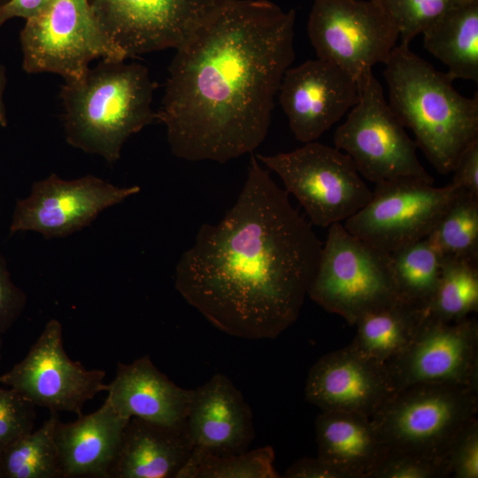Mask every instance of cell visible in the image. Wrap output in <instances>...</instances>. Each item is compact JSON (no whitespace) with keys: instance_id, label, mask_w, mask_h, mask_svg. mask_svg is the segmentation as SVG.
Returning <instances> with one entry per match:
<instances>
[{"instance_id":"6da1fadb","label":"cell","mask_w":478,"mask_h":478,"mask_svg":"<svg viewBox=\"0 0 478 478\" xmlns=\"http://www.w3.org/2000/svg\"><path fill=\"white\" fill-rule=\"evenodd\" d=\"M296 14L268 0H216L174 49L156 119L172 153L227 161L265 140L294 58Z\"/></svg>"},{"instance_id":"7a4b0ae2","label":"cell","mask_w":478,"mask_h":478,"mask_svg":"<svg viewBox=\"0 0 478 478\" xmlns=\"http://www.w3.org/2000/svg\"><path fill=\"white\" fill-rule=\"evenodd\" d=\"M322 244L251 153L237 200L218 223L200 227L174 285L220 331L274 339L297 320Z\"/></svg>"},{"instance_id":"3957f363","label":"cell","mask_w":478,"mask_h":478,"mask_svg":"<svg viewBox=\"0 0 478 478\" xmlns=\"http://www.w3.org/2000/svg\"><path fill=\"white\" fill-rule=\"evenodd\" d=\"M389 104L417 147L442 174L478 141V96L459 94L446 73L400 43L384 63Z\"/></svg>"},{"instance_id":"277c9868","label":"cell","mask_w":478,"mask_h":478,"mask_svg":"<svg viewBox=\"0 0 478 478\" xmlns=\"http://www.w3.org/2000/svg\"><path fill=\"white\" fill-rule=\"evenodd\" d=\"M154 88L146 66L125 60H102L81 79L65 81L60 98L66 142L116 162L126 141L156 119Z\"/></svg>"},{"instance_id":"5b68a950","label":"cell","mask_w":478,"mask_h":478,"mask_svg":"<svg viewBox=\"0 0 478 478\" xmlns=\"http://www.w3.org/2000/svg\"><path fill=\"white\" fill-rule=\"evenodd\" d=\"M307 296L353 325L365 313L398 299L390 254L350 233L328 227Z\"/></svg>"},{"instance_id":"8992f818","label":"cell","mask_w":478,"mask_h":478,"mask_svg":"<svg viewBox=\"0 0 478 478\" xmlns=\"http://www.w3.org/2000/svg\"><path fill=\"white\" fill-rule=\"evenodd\" d=\"M357 81L358 100L335 132V147L349 156L361 176L375 184L394 180L433 184L434 178L417 157L416 143L390 108L373 71Z\"/></svg>"},{"instance_id":"52a82bcc","label":"cell","mask_w":478,"mask_h":478,"mask_svg":"<svg viewBox=\"0 0 478 478\" xmlns=\"http://www.w3.org/2000/svg\"><path fill=\"white\" fill-rule=\"evenodd\" d=\"M19 38L25 72L55 73L65 81L81 79L95 59H127L101 28L88 0H51L26 20Z\"/></svg>"},{"instance_id":"ba28073f","label":"cell","mask_w":478,"mask_h":478,"mask_svg":"<svg viewBox=\"0 0 478 478\" xmlns=\"http://www.w3.org/2000/svg\"><path fill=\"white\" fill-rule=\"evenodd\" d=\"M477 411V389L430 383L396 391L370 418L387 451L446 455L453 436Z\"/></svg>"},{"instance_id":"9c48e42d","label":"cell","mask_w":478,"mask_h":478,"mask_svg":"<svg viewBox=\"0 0 478 478\" xmlns=\"http://www.w3.org/2000/svg\"><path fill=\"white\" fill-rule=\"evenodd\" d=\"M256 157L277 173L312 225L326 227L345 221L372 196L351 159L335 147L314 141L292 151Z\"/></svg>"},{"instance_id":"30bf717a","label":"cell","mask_w":478,"mask_h":478,"mask_svg":"<svg viewBox=\"0 0 478 478\" xmlns=\"http://www.w3.org/2000/svg\"><path fill=\"white\" fill-rule=\"evenodd\" d=\"M307 31L317 58L357 81L384 64L399 39L381 0H314Z\"/></svg>"},{"instance_id":"8fae6325","label":"cell","mask_w":478,"mask_h":478,"mask_svg":"<svg viewBox=\"0 0 478 478\" xmlns=\"http://www.w3.org/2000/svg\"><path fill=\"white\" fill-rule=\"evenodd\" d=\"M463 190L417 180L376 183L368 202L344 221L355 236L391 254L426 238Z\"/></svg>"},{"instance_id":"7c38bea8","label":"cell","mask_w":478,"mask_h":478,"mask_svg":"<svg viewBox=\"0 0 478 478\" xmlns=\"http://www.w3.org/2000/svg\"><path fill=\"white\" fill-rule=\"evenodd\" d=\"M104 378V370L87 369L67 356L62 325L51 319L26 357L0 375V383L15 389L35 406L78 416L82 414L86 402L105 391Z\"/></svg>"},{"instance_id":"4fadbf2b","label":"cell","mask_w":478,"mask_h":478,"mask_svg":"<svg viewBox=\"0 0 478 478\" xmlns=\"http://www.w3.org/2000/svg\"><path fill=\"white\" fill-rule=\"evenodd\" d=\"M140 190L139 186L118 187L91 174L67 181L51 173L35 181L28 197L17 200L10 231H33L46 239L64 237Z\"/></svg>"},{"instance_id":"5bb4252c","label":"cell","mask_w":478,"mask_h":478,"mask_svg":"<svg viewBox=\"0 0 478 478\" xmlns=\"http://www.w3.org/2000/svg\"><path fill=\"white\" fill-rule=\"evenodd\" d=\"M478 323L425 317L406 348L386 364L395 391L418 384L478 389Z\"/></svg>"},{"instance_id":"9a60e30c","label":"cell","mask_w":478,"mask_h":478,"mask_svg":"<svg viewBox=\"0 0 478 478\" xmlns=\"http://www.w3.org/2000/svg\"><path fill=\"white\" fill-rule=\"evenodd\" d=\"M101 28L126 58L175 49L216 0H88Z\"/></svg>"},{"instance_id":"2e32d148","label":"cell","mask_w":478,"mask_h":478,"mask_svg":"<svg viewBox=\"0 0 478 478\" xmlns=\"http://www.w3.org/2000/svg\"><path fill=\"white\" fill-rule=\"evenodd\" d=\"M278 95L295 138L306 143L319 139L353 107L358 86L347 72L317 58L289 67Z\"/></svg>"},{"instance_id":"e0dca14e","label":"cell","mask_w":478,"mask_h":478,"mask_svg":"<svg viewBox=\"0 0 478 478\" xmlns=\"http://www.w3.org/2000/svg\"><path fill=\"white\" fill-rule=\"evenodd\" d=\"M305 397L320 411L372 415L396 392L386 364L351 344L328 353L312 366Z\"/></svg>"},{"instance_id":"ac0fdd59","label":"cell","mask_w":478,"mask_h":478,"mask_svg":"<svg viewBox=\"0 0 478 478\" xmlns=\"http://www.w3.org/2000/svg\"><path fill=\"white\" fill-rule=\"evenodd\" d=\"M185 432L193 449L219 456L242 453L254 438L251 410L233 382L217 374L195 389Z\"/></svg>"},{"instance_id":"d6986e66","label":"cell","mask_w":478,"mask_h":478,"mask_svg":"<svg viewBox=\"0 0 478 478\" xmlns=\"http://www.w3.org/2000/svg\"><path fill=\"white\" fill-rule=\"evenodd\" d=\"M105 391L113 408L125 418L183 428L195 389L173 383L144 355L130 364L118 362Z\"/></svg>"},{"instance_id":"ffe728a7","label":"cell","mask_w":478,"mask_h":478,"mask_svg":"<svg viewBox=\"0 0 478 478\" xmlns=\"http://www.w3.org/2000/svg\"><path fill=\"white\" fill-rule=\"evenodd\" d=\"M129 420L107 398L96 411L73 422L59 419L55 437L63 478H110Z\"/></svg>"},{"instance_id":"44dd1931","label":"cell","mask_w":478,"mask_h":478,"mask_svg":"<svg viewBox=\"0 0 478 478\" xmlns=\"http://www.w3.org/2000/svg\"><path fill=\"white\" fill-rule=\"evenodd\" d=\"M192 446L183 428L131 418L110 478H176Z\"/></svg>"},{"instance_id":"7402d4cb","label":"cell","mask_w":478,"mask_h":478,"mask_svg":"<svg viewBox=\"0 0 478 478\" xmlns=\"http://www.w3.org/2000/svg\"><path fill=\"white\" fill-rule=\"evenodd\" d=\"M315 428L318 457L351 478H367L387 453L371 418L366 415L321 411Z\"/></svg>"},{"instance_id":"603a6c76","label":"cell","mask_w":478,"mask_h":478,"mask_svg":"<svg viewBox=\"0 0 478 478\" xmlns=\"http://www.w3.org/2000/svg\"><path fill=\"white\" fill-rule=\"evenodd\" d=\"M421 34L424 47L448 67L452 80L478 81V0L452 8Z\"/></svg>"},{"instance_id":"cb8c5ba5","label":"cell","mask_w":478,"mask_h":478,"mask_svg":"<svg viewBox=\"0 0 478 478\" xmlns=\"http://www.w3.org/2000/svg\"><path fill=\"white\" fill-rule=\"evenodd\" d=\"M426 311L400 298L362 315L354 324L357 333L350 343L358 351L387 364L414 337Z\"/></svg>"},{"instance_id":"d4e9b609","label":"cell","mask_w":478,"mask_h":478,"mask_svg":"<svg viewBox=\"0 0 478 478\" xmlns=\"http://www.w3.org/2000/svg\"><path fill=\"white\" fill-rule=\"evenodd\" d=\"M58 412H50L36 430L1 452L3 478H63L55 429Z\"/></svg>"},{"instance_id":"484cf974","label":"cell","mask_w":478,"mask_h":478,"mask_svg":"<svg viewBox=\"0 0 478 478\" xmlns=\"http://www.w3.org/2000/svg\"><path fill=\"white\" fill-rule=\"evenodd\" d=\"M478 310L477 262L443 258L435 292L426 307V316L454 322Z\"/></svg>"},{"instance_id":"4316f807","label":"cell","mask_w":478,"mask_h":478,"mask_svg":"<svg viewBox=\"0 0 478 478\" xmlns=\"http://www.w3.org/2000/svg\"><path fill=\"white\" fill-rule=\"evenodd\" d=\"M398 297L423 308L439 281L443 258L426 237L390 254Z\"/></svg>"},{"instance_id":"83f0119b","label":"cell","mask_w":478,"mask_h":478,"mask_svg":"<svg viewBox=\"0 0 478 478\" xmlns=\"http://www.w3.org/2000/svg\"><path fill=\"white\" fill-rule=\"evenodd\" d=\"M427 238L442 258L478 262V197L462 191Z\"/></svg>"},{"instance_id":"f1b7e54d","label":"cell","mask_w":478,"mask_h":478,"mask_svg":"<svg viewBox=\"0 0 478 478\" xmlns=\"http://www.w3.org/2000/svg\"><path fill=\"white\" fill-rule=\"evenodd\" d=\"M271 446L228 456L194 448L176 478H277Z\"/></svg>"},{"instance_id":"f546056e","label":"cell","mask_w":478,"mask_h":478,"mask_svg":"<svg viewBox=\"0 0 478 478\" xmlns=\"http://www.w3.org/2000/svg\"><path fill=\"white\" fill-rule=\"evenodd\" d=\"M470 0H381L396 24L401 43L411 41L452 8Z\"/></svg>"},{"instance_id":"4dcf8cb0","label":"cell","mask_w":478,"mask_h":478,"mask_svg":"<svg viewBox=\"0 0 478 478\" xmlns=\"http://www.w3.org/2000/svg\"><path fill=\"white\" fill-rule=\"evenodd\" d=\"M451 470L445 454L387 451L367 478H445Z\"/></svg>"},{"instance_id":"1f68e13d","label":"cell","mask_w":478,"mask_h":478,"mask_svg":"<svg viewBox=\"0 0 478 478\" xmlns=\"http://www.w3.org/2000/svg\"><path fill=\"white\" fill-rule=\"evenodd\" d=\"M35 407L15 389L0 387V455L10 444L34 430Z\"/></svg>"},{"instance_id":"d6a6232c","label":"cell","mask_w":478,"mask_h":478,"mask_svg":"<svg viewBox=\"0 0 478 478\" xmlns=\"http://www.w3.org/2000/svg\"><path fill=\"white\" fill-rule=\"evenodd\" d=\"M446 457L451 476L455 478L478 477V420H468L450 441Z\"/></svg>"},{"instance_id":"836d02e7","label":"cell","mask_w":478,"mask_h":478,"mask_svg":"<svg viewBox=\"0 0 478 478\" xmlns=\"http://www.w3.org/2000/svg\"><path fill=\"white\" fill-rule=\"evenodd\" d=\"M26 304V293L12 280L5 258L0 254V335L18 320Z\"/></svg>"},{"instance_id":"e575fe53","label":"cell","mask_w":478,"mask_h":478,"mask_svg":"<svg viewBox=\"0 0 478 478\" xmlns=\"http://www.w3.org/2000/svg\"><path fill=\"white\" fill-rule=\"evenodd\" d=\"M451 173V184L478 197V141L466 148Z\"/></svg>"},{"instance_id":"d590c367","label":"cell","mask_w":478,"mask_h":478,"mask_svg":"<svg viewBox=\"0 0 478 478\" xmlns=\"http://www.w3.org/2000/svg\"><path fill=\"white\" fill-rule=\"evenodd\" d=\"M287 478H351L335 465L317 458H303L295 461L285 472Z\"/></svg>"},{"instance_id":"8d00e7d4","label":"cell","mask_w":478,"mask_h":478,"mask_svg":"<svg viewBox=\"0 0 478 478\" xmlns=\"http://www.w3.org/2000/svg\"><path fill=\"white\" fill-rule=\"evenodd\" d=\"M51 0H7L0 4V29L10 19H32L40 14Z\"/></svg>"},{"instance_id":"74e56055","label":"cell","mask_w":478,"mask_h":478,"mask_svg":"<svg viewBox=\"0 0 478 478\" xmlns=\"http://www.w3.org/2000/svg\"><path fill=\"white\" fill-rule=\"evenodd\" d=\"M6 78L3 66L0 63V127H5L7 126V114L4 102V92L5 89Z\"/></svg>"},{"instance_id":"f35d334b","label":"cell","mask_w":478,"mask_h":478,"mask_svg":"<svg viewBox=\"0 0 478 478\" xmlns=\"http://www.w3.org/2000/svg\"><path fill=\"white\" fill-rule=\"evenodd\" d=\"M1 349H2V339L0 337V364H1V359H2V352H1Z\"/></svg>"},{"instance_id":"ab89813d","label":"cell","mask_w":478,"mask_h":478,"mask_svg":"<svg viewBox=\"0 0 478 478\" xmlns=\"http://www.w3.org/2000/svg\"><path fill=\"white\" fill-rule=\"evenodd\" d=\"M0 478H3L2 466H1V455H0Z\"/></svg>"},{"instance_id":"60d3db41","label":"cell","mask_w":478,"mask_h":478,"mask_svg":"<svg viewBox=\"0 0 478 478\" xmlns=\"http://www.w3.org/2000/svg\"><path fill=\"white\" fill-rule=\"evenodd\" d=\"M7 0H0V4L6 2Z\"/></svg>"}]
</instances>
